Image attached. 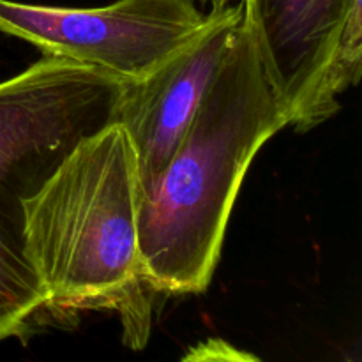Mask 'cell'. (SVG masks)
<instances>
[{
	"instance_id": "cell-6",
	"label": "cell",
	"mask_w": 362,
	"mask_h": 362,
	"mask_svg": "<svg viewBox=\"0 0 362 362\" xmlns=\"http://www.w3.org/2000/svg\"><path fill=\"white\" fill-rule=\"evenodd\" d=\"M269 81L297 131L324 122L320 92L356 0H240Z\"/></svg>"
},
{
	"instance_id": "cell-9",
	"label": "cell",
	"mask_w": 362,
	"mask_h": 362,
	"mask_svg": "<svg viewBox=\"0 0 362 362\" xmlns=\"http://www.w3.org/2000/svg\"><path fill=\"white\" fill-rule=\"evenodd\" d=\"M349 362H352V361H349Z\"/></svg>"
},
{
	"instance_id": "cell-5",
	"label": "cell",
	"mask_w": 362,
	"mask_h": 362,
	"mask_svg": "<svg viewBox=\"0 0 362 362\" xmlns=\"http://www.w3.org/2000/svg\"><path fill=\"white\" fill-rule=\"evenodd\" d=\"M244 6H212L205 27L154 73L124 88L117 122L136 158L140 200L189 129L243 20Z\"/></svg>"
},
{
	"instance_id": "cell-1",
	"label": "cell",
	"mask_w": 362,
	"mask_h": 362,
	"mask_svg": "<svg viewBox=\"0 0 362 362\" xmlns=\"http://www.w3.org/2000/svg\"><path fill=\"white\" fill-rule=\"evenodd\" d=\"M288 124L243 14L189 129L138 205V251L148 288L175 296L207 288L244 175L264 144Z\"/></svg>"
},
{
	"instance_id": "cell-4",
	"label": "cell",
	"mask_w": 362,
	"mask_h": 362,
	"mask_svg": "<svg viewBox=\"0 0 362 362\" xmlns=\"http://www.w3.org/2000/svg\"><path fill=\"white\" fill-rule=\"evenodd\" d=\"M194 0H117L103 7H55L0 0V32L62 57L140 81L207 23Z\"/></svg>"
},
{
	"instance_id": "cell-7",
	"label": "cell",
	"mask_w": 362,
	"mask_h": 362,
	"mask_svg": "<svg viewBox=\"0 0 362 362\" xmlns=\"http://www.w3.org/2000/svg\"><path fill=\"white\" fill-rule=\"evenodd\" d=\"M182 362H264L260 357L235 349L228 341L219 338L198 343L184 356Z\"/></svg>"
},
{
	"instance_id": "cell-3",
	"label": "cell",
	"mask_w": 362,
	"mask_h": 362,
	"mask_svg": "<svg viewBox=\"0 0 362 362\" xmlns=\"http://www.w3.org/2000/svg\"><path fill=\"white\" fill-rule=\"evenodd\" d=\"M126 83L52 55L0 81V341L27 334L46 310L27 250L25 202L80 141L115 122Z\"/></svg>"
},
{
	"instance_id": "cell-8",
	"label": "cell",
	"mask_w": 362,
	"mask_h": 362,
	"mask_svg": "<svg viewBox=\"0 0 362 362\" xmlns=\"http://www.w3.org/2000/svg\"><path fill=\"white\" fill-rule=\"evenodd\" d=\"M209 2H212V6H219V4L223 6V4H228L230 0H209Z\"/></svg>"
},
{
	"instance_id": "cell-2",
	"label": "cell",
	"mask_w": 362,
	"mask_h": 362,
	"mask_svg": "<svg viewBox=\"0 0 362 362\" xmlns=\"http://www.w3.org/2000/svg\"><path fill=\"white\" fill-rule=\"evenodd\" d=\"M138 205L136 158L117 120L80 141L25 202L27 250L46 310H119L133 349L145 345L151 325L138 303Z\"/></svg>"
}]
</instances>
